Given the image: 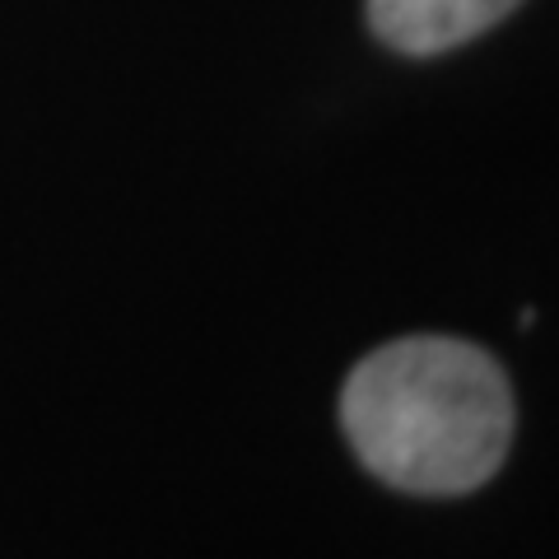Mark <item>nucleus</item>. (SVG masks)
<instances>
[{"label": "nucleus", "mask_w": 559, "mask_h": 559, "mask_svg": "<svg viewBox=\"0 0 559 559\" xmlns=\"http://www.w3.org/2000/svg\"><path fill=\"white\" fill-rule=\"evenodd\" d=\"M341 425L378 480L406 495H466L509 452L513 396L485 349L411 336L373 349L349 373Z\"/></svg>", "instance_id": "obj_1"}, {"label": "nucleus", "mask_w": 559, "mask_h": 559, "mask_svg": "<svg viewBox=\"0 0 559 559\" xmlns=\"http://www.w3.org/2000/svg\"><path fill=\"white\" fill-rule=\"evenodd\" d=\"M518 0H369L373 33L396 51L433 57L495 28Z\"/></svg>", "instance_id": "obj_2"}]
</instances>
